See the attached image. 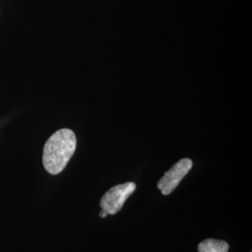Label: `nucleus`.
Segmentation results:
<instances>
[{
	"mask_svg": "<svg viewBox=\"0 0 252 252\" xmlns=\"http://www.w3.org/2000/svg\"><path fill=\"white\" fill-rule=\"evenodd\" d=\"M99 216L101 217V218H106V217L108 216V212L102 209L101 212H100Z\"/></svg>",
	"mask_w": 252,
	"mask_h": 252,
	"instance_id": "39448f33",
	"label": "nucleus"
},
{
	"mask_svg": "<svg viewBox=\"0 0 252 252\" xmlns=\"http://www.w3.org/2000/svg\"><path fill=\"white\" fill-rule=\"evenodd\" d=\"M136 185L134 182H126L119 184L102 196L100 201V207L108 212L109 215H115L118 213L126 203V200L135 191Z\"/></svg>",
	"mask_w": 252,
	"mask_h": 252,
	"instance_id": "f03ea898",
	"label": "nucleus"
},
{
	"mask_svg": "<svg viewBox=\"0 0 252 252\" xmlns=\"http://www.w3.org/2000/svg\"><path fill=\"white\" fill-rule=\"evenodd\" d=\"M77 138L70 129L56 131L45 143L42 162L44 168L52 175L63 171L76 151Z\"/></svg>",
	"mask_w": 252,
	"mask_h": 252,
	"instance_id": "f257e3e1",
	"label": "nucleus"
},
{
	"mask_svg": "<svg viewBox=\"0 0 252 252\" xmlns=\"http://www.w3.org/2000/svg\"><path fill=\"white\" fill-rule=\"evenodd\" d=\"M229 245L225 241L208 238L198 245V252H228Z\"/></svg>",
	"mask_w": 252,
	"mask_h": 252,
	"instance_id": "20e7f679",
	"label": "nucleus"
},
{
	"mask_svg": "<svg viewBox=\"0 0 252 252\" xmlns=\"http://www.w3.org/2000/svg\"><path fill=\"white\" fill-rule=\"evenodd\" d=\"M192 167V161L189 158H183L163 175L161 180L158 181L157 187L161 189L163 195L170 194L176 189L180 181L189 173Z\"/></svg>",
	"mask_w": 252,
	"mask_h": 252,
	"instance_id": "7ed1b4c3",
	"label": "nucleus"
}]
</instances>
